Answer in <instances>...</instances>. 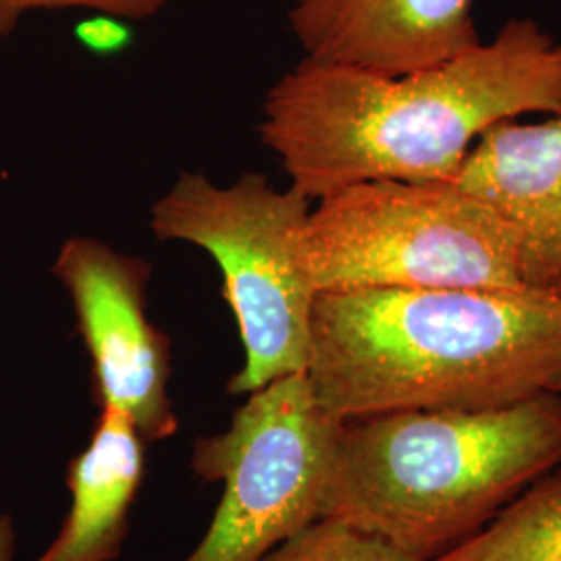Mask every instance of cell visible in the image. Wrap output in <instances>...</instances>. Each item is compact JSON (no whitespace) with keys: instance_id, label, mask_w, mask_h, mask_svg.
I'll list each match as a JSON object with an SVG mask.
<instances>
[{"instance_id":"cell-15","label":"cell","mask_w":561,"mask_h":561,"mask_svg":"<svg viewBox=\"0 0 561 561\" xmlns=\"http://www.w3.org/2000/svg\"><path fill=\"white\" fill-rule=\"evenodd\" d=\"M556 391H558V393H561V385L560 387H558V389H556Z\"/></svg>"},{"instance_id":"cell-6","label":"cell","mask_w":561,"mask_h":561,"mask_svg":"<svg viewBox=\"0 0 561 561\" xmlns=\"http://www.w3.org/2000/svg\"><path fill=\"white\" fill-rule=\"evenodd\" d=\"M341 426L306 373L248 393L229 428L192 449V472L222 482V497L198 547L181 561H262L319 520Z\"/></svg>"},{"instance_id":"cell-8","label":"cell","mask_w":561,"mask_h":561,"mask_svg":"<svg viewBox=\"0 0 561 561\" xmlns=\"http://www.w3.org/2000/svg\"><path fill=\"white\" fill-rule=\"evenodd\" d=\"M289 25L306 59L401 76L481 44L472 0H296Z\"/></svg>"},{"instance_id":"cell-12","label":"cell","mask_w":561,"mask_h":561,"mask_svg":"<svg viewBox=\"0 0 561 561\" xmlns=\"http://www.w3.org/2000/svg\"><path fill=\"white\" fill-rule=\"evenodd\" d=\"M262 561H422L345 522L319 518Z\"/></svg>"},{"instance_id":"cell-7","label":"cell","mask_w":561,"mask_h":561,"mask_svg":"<svg viewBox=\"0 0 561 561\" xmlns=\"http://www.w3.org/2000/svg\"><path fill=\"white\" fill-rule=\"evenodd\" d=\"M53 273L65 287L92 364V393L148 443L171 439L180 419L169 398L171 340L148 319L150 264L76 236L60 245Z\"/></svg>"},{"instance_id":"cell-2","label":"cell","mask_w":561,"mask_h":561,"mask_svg":"<svg viewBox=\"0 0 561 561\" xmlns=\"http://www.w3.org/2000/svg\"><path fill=\"white\" fill-rule=\"evenodd\" d=\"M306 379L340 421L528 400L561 385V300L530 289L321 291Z\"/></svg>"},{"instance_id":"cell-5","label":"cell","mask_w":561,"mask_h":561,"mask_svg":"<svg viewBox=\"0 0 561 561\" xmlns=\"http://www.w3.org/2000/svg\"><path fill=\"white\" fill-rule=\"evenodd\" d=\"M304 245L319 294L526 289L516 231L456 181H366L337 190L310 210Z\"/></svg>"},{"instance_id":"cell-4","label":"cell","mask_w":561,"mask_h":561,"mask_svg":"<svg viewBox=\"0 0 561 561\" xmlns=\"http://www.w3.org/2000/svg\"><path fill=\"white\" fill-rule=\"evenodd\" d=\"M310 210V198L291 185L275 190L261 173L225 187L181 173L150 208L157 240L194 243L221 268L243 345V366L227 382L231 396L306 373L319 296L304 245Z\"/></svg>"},{"instance_id":"cell-14","label":"cell","mask_w":561,"mask_h":561,"mask_svg":"<svg viewBox=\"0 0 561 561\" xmlns=\"http://www.w3.org/2000/svg\"><path fill=\"white\" fill-rule=\"evenodd\" d=\"M18 530L13 516L0 514V561H15Z\"/></svg>"},{"instance_id":"cell-13","label":"cell","mask_w":561,"mask_h":561,"mask_svg":"<svg viewBox=\"0 0 561 561\" xmlns=\"http://www.w3.org/2000/svg\"><path fill=\"white\" fill-rule=\"evenodd\" d=\"M169 0H0V38L9 36L32 11L88 9L113 20L140 21L154 18Z\"/></svg>"},{"instance_id":"cell-1","label":"cell","mask_w":561,"mask_h":561,"mask_svg":"<svg viewBox=\"0 0 561 561\" xmlns=\"http://www.w3.org/2000/svg\"><path fill=\"white\" fill-rule=\"evenodd\" d=\"M561 111V46L533 20L421 71L304 59L266 94L261 140L312 202L366 181H454L482 134Z\"/></svg>"},{"instance_id":"cell-9","label":"cell","mask_w":561,"mask_h":561,"mask_svg":"<svg viewBox=\"0 0 561 561\" xmlns=\"http://www.w3.org/2000/svg\"><path fill=\"white\" fill-rule=\"evenodd\" d=\"M454 181L516 231L524 287L561 300V111L539 123H497Z\"/></svg>"},{"instance_id":"cell-11","label":"cell","mask_w":561,"mask_h":561,"mask_svg":"<svg viewBox=\"0 0 561 561\" xmlns=\"http://www.w3.org/2000/svg\"><path fill=\"white\" fill-rule=\"evenodd\" d=\"M428 561H561V466L468 541Z\"/></svg>"},{"instance_id":"cell-10","label":"cell","mask_w":561,"mask_h":561,"mask_svg":"<svg viewBox=\"0 0 561 561\" xmlns=\"http://www.w3.org/2000/svg\"><path fill=\"white\" fill-rule=\"evenodd\" d=\"M146 445L115 408L101 416L85 449L67 468L71 505L57 537L36 561H115L146 474Z\"/></svg>"},{"instance_id":"cell-3","label":"cell","mask_w":561,"mask_h":561,"mask_svg":"<svg viewBox=\"0 0 561 561\" xmlns=\"http://www.w3.org/2000/svg\"><path fill=\"white\" fill-rule=\"evenodd\" d=\"M561 466V393L489 410H414L343 421L321 518L422 561L468 541Z\"/></svg>"}]
</instances>
